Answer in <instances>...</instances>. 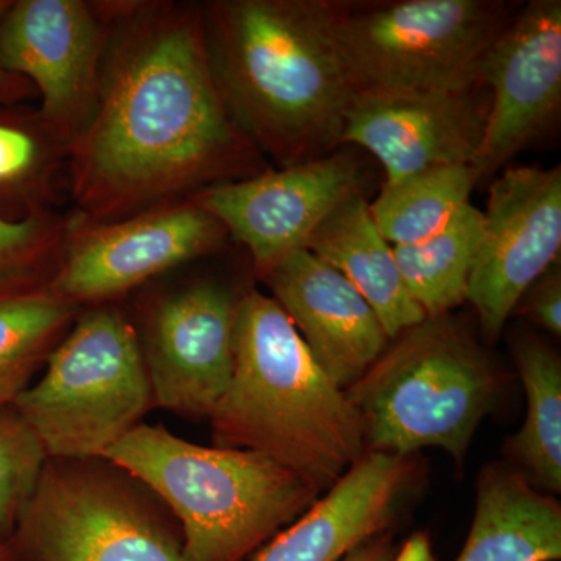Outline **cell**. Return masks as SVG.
<instances>
[{"instance_id":"cell-8","label":"cell","mask_w":561,"mask_h":561,"mask_svg":"<svg viewBox=\"0 0 561 561\" xmlns=\"http://www.w3.org/2000/svg\"><path fill=\"white\" fill-rule=\"evenodd\" d=\"M493 0H401L343 7L337 41L357 91H467L511 21Z\"/></svg>"},{"instance_id":"cell-31","label":"cell","mask_w":561,"mask_h":561,"mask_svg":"<svg viewBox=\"0 0 561 561\" xmlns=\"http://www.w3.org/2000/svg\"><path fill=\"white\" fill-rule=\"evenodd\" d=\"M0 561H18L10 549L9 542H0Z\"/></svg>"},{"instance_id":"cell-26","label":"cell","mask_w":561,"mask_h":561,"mask_svg":"<svg viewBox=\"0 0 561 561\" xmlns=\"http://www.w3.org/2000/svg\"><path fill=\"white\" fill-rule=\"evenodd\" d=\"M72 224V213H50L22 221L0 217V284L50 278Z\"/></svg>"},{"instance_id":"cell-15","label":"cell","mask_w":561,"mask_h":561,"mask_svg":"<svg viewBox=\"0 0 561 561\" xmlns=\"http://www.w3.org/2000/svg\"><path fill=\"white\" fill-rule=\"evenodd\" d=\"M467 91H356L343 122L342 146L381 162L386 181L443 165L471 164L481 149L490 94Z\"/></svg>"},{"instance_id":"cell-7","label":"cell","mask_w":561,"mask_h":561,"mask_svg":"<svg viewBox=\"0 0 561 561\" xmlns=\"http://www.w3.org/2000/svg\"><path fill=\"white\" fill-rule=\"evenodd\" d=\"M106 459H47L9 546L18 561H186L179 522Z\"/></svg>"},{"instance_id":"cell-17","label":"cell","mask_w":561,"mask_h":561,"mask_svg":"<svg viewBox=\"0 0 561 561\" xmlns=\"http://www.w3.org/2000/svg\"><path fill=\"white\" fill-rule=\"evenodd\" d=\"M415 472L411 457L365 453L254 561H342L389 531Z\"/></svg>"},{"instance_id":"cell-18","label":"cell","mask_w":561,"mask_h":561,"mask_svg":"<svg viewBox=\"0 0 561 561\" xmlns=\"http://www.w3.org/2000/svg\"><path fill=\"white\" fill-rule=\"evenodd\" d=\"M302 249L341 273L359 291L390 341L426 319L405 289L393 247L376 227L364 192L335 206Z\"/></svg>"},{"instance_id":"cell-11","label":"cell","mask_w":561,"mask_h":561,"mask_svg":"<svg viewBox=\"0 0 561 561\" xmlns=\"http://www.w3.org/2000/svg\"><path fill=\"white\" fill-rule=\"evenodd\" d=\"M105 33L101 0H13L0 16V69L31 81L69 147L98 101Z\"/></svg>"},{"instance_id":"cell-6","label":"cell","mask_w":561,"mask_h":561,"mask_svg":"<svg viewBox=\"0 0 561 561\" xmlns=\"http://www.w3.org/2000/svg\"><path fill=\"white\" fill-rule=\"evenodd\" d=\"M153 405L135 323L117 302L81 309L46 373L11 408L47 459H103Z\"/></svg>"},{"instance_id":"cell-16","label":"cell","mask_w":561,"mask_h":561,"mask_svg":"<svg viewBox=\"0 0 561 561\" xmlns=\"http://www.w3.org/2000/svg\"><path fill=\"white\" fill-rule=\"evenodd\" d=\"M321 370L348 390L389 346V335L341 273L298 249L260 276Z\"/></svg>"},{"instance_id":"cell-22","label":"cell","mask_w":561,"mask_h":561,"mask_svg":"<svg viewBox=\"0 0 561 561\" xmlns=\"http://www.w3.org/2000/svg\"><path fill=\"white\" fill-rule=\"evenodd\" d=\"M527 398L526 420L507 443L516 470L535 489L561 491V360L551 346L526 334L513 343Z\"/></svg>"},{"instance_id":"cell-4","label":"cell","mask_w":561,"mask_h":561,"mask_svg":"<svg viewBox=\"0 0 561 561\" xmlns=\"http://www.w3.org/2000/svg\"><path fill=\"white\" fill-rule=\"evenodd\" d=\"M103 459L130 472L169 508L186 561L247 560L321 494L271 457L195 445L150 424H138Z\"/></svg>"},{"instance_id":"cell-28","label":"cell","mask_w":561,"mask_h":561,"mask_svg":"<svg viewBox=\"0 0 561 561\" xmlns=\"http://www.w3.org/2000/svg\"><path fill=\"white\" fill-rule=\"evenodd\" d=\"M13 0H0V16L5 13ZM38 98L31 81L16 73L0 69V105H16L27 103Z\"/></svg>"},{"instance_id":"cell-10","label":"cell","mask_w":561,"mask_h":561,"mask_svg":"<svg viewBox=\"0 0 561 561\" xmlns=\"http://www.w3.org/2000/svg\"><path fill=\"white\" fill-rule=\"evenodd\" d=\"M239 300L219 280L195 279L144 305L133 323L153 405L209 419L231 379Z\"/></svg>"},{"instance_id":"cell-9","label":"cell","mask_w":561,"mask_h":561,"mask_svg":"<svg viewBox=\"0 0 561 561\" xmlns=\"http://www.w3.org/2000/svg\"><path fill=\"white\" fill-rule=\"evenodd\" d=\"M228 238L224 225L192 198L106 224H88L72 213L47 284L80 308L117 302L164 273L217 253Z\"/></svg>"},{"instance_id":"cell-20","label":"cell","mask_w":561,"mask_h":561,"mask_svg":"<svg viewBox=\"0 0 561 561\" xmlns=\"http://www.w3.org/2000/svg\"><path fill=\"white\" fill-rule=\"evenodd\" d=\"M70 147L28 103L0 105V217L61 213L69 198Z\"/></svg>"},{"instance_id":"cell-19","label":"cell","mask_w":561,"mask_h":561,"mask_svg":"<svg viewBox=\"0 0 561 561\" xmlns=\"http://www.w3.org/2000/svg\"><path fill=\"white\" fill-rule=\"evenodd\" d=\"M470 535L456 561H557L561 507L513 465L483 468Z\"/></svg>"},{"instance_id":"cell-3","label":"cell","mask_w":561,"mask_h":561,"mask_svg":"<svg viewBox=\"0 0 561 561\" xmlns=\"http://www.w3.org/2000/svg\"><path fill=\"white\" fill-rule=\"evenodd\" d=\"M234 365L210 413L214 445L271 457L332 489L365 454L359 416L268 295H241Z\"/></svg>"},{"instance_id":"cell-21","label":"cell","mask_w":561,"mask_h":561,"mask_svg":"<svg viewBox=\"0 0 561 561\" xmlns=\"http://www.w3.org/2000/svg\"><path fill=\"white\" fill-rule=\"evenodd\" d=\"M47 280L0 284V409L28 389L83 309L55 295Z\"/></svg>"},{"instance_id":"cell-2","label":"cell","mask_w":561,"mask_h":561,"mask_svg":"<svg viewBox=\"0 0 561 561\" xmlns=\"http://www.w3.org/2000/svg\"><path fill=\"white\" fill-rule=\"evenodd\" d=\"M343 7L321 0L203 3L210 72L243 139L278 169L342 146L356 87L343 61Z\"/></svg>"},{"instance_id":"cell-13","label":"cell","mask_w":561,"mask_h":561,"mask_svg":"<svg viewBox=\"0 0 561 561\" xmlns=\"http://www.w3.org/2000/svg\"><path fill=\"white\" fill-rule=\"evenodd\" d=\"M364 164L351 150H335L301 164L227 181L192 195L249 250L257 276L309 234L335 206L364 192Z\"/></svg>"},{"instance_id":"cell-1","label":"cell","mask_w":561,"mask_h":561,"mask_svg":"<svg viewBox=\"0 0 561 561\" xmlns=\"http://www.w3.org/2000/svg\"><path fill=\"white\" fill-rule=\"evenodd\" d=\"M98 101L70 147L69 198L88 224L127 219L256 175L210 72L201 3L101 0Z\"/></svg>"},{"instance_id":"cell-24","label":"cell","mask_w":561,"mask_h":561,"mask_svg":"<svg viewBox=\"0 0 561 561\" xmlns=\"http://www.w3.org/2000/svg\"><path fill=\"white\" fill-rule=\"evenodd\" d=\"M479 181L471 164L443 165L383 183L370 213L391 247L413 245L442 231L470 203Z\"/></svg>"},{"instance_id":"cell-14","label":"cell","mask_w":561,"mask_h":561,"mask_svg":"<svg viewBox=\"0 0 561 561\" xmlns=\"http://www.w3.org/2000/svg\"><path fill=\"white\" fill-rule=\"evenodd\" d=\"M481 83L490 88V110L471 162L479 183L496 176L560 110V0H531L513 18L483 60Z\"/></svg>"},{"instance_id":"cell-23","label":"cell","mask_w":561,"mask_h":561,"mask_svg":"<svg viewBox=\"0 0 561 561\" xmlns=\"http://www.w3.org/2000/svg\"><path fill=\"white\" fill-rule=\"evenodd\" d=\"M482 232V210L467 203L426 241L393 247L405 289L427 317L451 313L467 301Z\"/></svg>"},{"instance_id":"cell-12","label":"cell","mask_w":561,"mask_h":561,"mask_svg":"<svg viewBox=\"0 0 561 561\" xmlns=\"http://www.w3.org/2000/svg\"><path fill=\"white\" fill-rule=\"evenodd\" d=\"M561 169L507 168L490 184L467 301L497 341L523 295L560 262Z\"/></svg>"},{"instance_id":"cell-27","label":"cell","mask_w":561,"mask_h":561,"mask_svg":"<svg viewBox=\"0 0 561 561\" xmlns=\"http://www.w3.org/2000/svg\"><path fill=\"white\" fill-rule=\"evenodd\" d=\"M524 313L542 330L560 337L561 334V268L560 262L542 273L523 295ZM519 301V302H522Z\"/></svg>"},{"instance_id":"cell-30","label":"cell","mask_w":561,"mask_h":561,"mask_svg":"<svg viewBox=\"0 0 561 561\" xmlns=\"http://www.w3.org/2000/svg\"><path fill=\"white\" fill-rule=\"evenodd\" d=\"M391 561H435L430 537L424 531H416Z\"/></svg>"},{"instance_id":"cell-29","label":"cell","mask_w":561,"mask_h":561,"mask_svg":"<svg viewBox=\"0 0 561 561\" xmlns=\"http://www.w3.org/2000/svg\"><path fill=\"white\" fill-rule=\"evenodd\" d=\"M394 557L393 540L389 531L365 541L353 549L342 561H391Z\"/></svg>"},{"instance_id":"cell-25","label":"cell","mask_w":561,"mask_h":561,"mask_svg":"<svg viewBox=\"0 0 561 561\" xmlns=\"http://www.w3.org/2000/svg\"><path fill=\"white\" fill-rule=\"evenodd\" d=\"M47 454L14 408L0 409V542H9Z\"/></svg>"},{"instance_id":"cell-5","label":"cell","mask_w":561,"mask_h":561,"mask_svg":"<svg viewBox=\"0 0 561 561\" xmlns=\"http://www.w3.org/2000/svg\"><path fill=\"white\" fill-rule=\"evenodd\" d=\"M500 389L496 367L468 324L445 313L401 332L345 393L365 453L411 457L438 448L461 467Z\"/></svg>"}]
</instances>
